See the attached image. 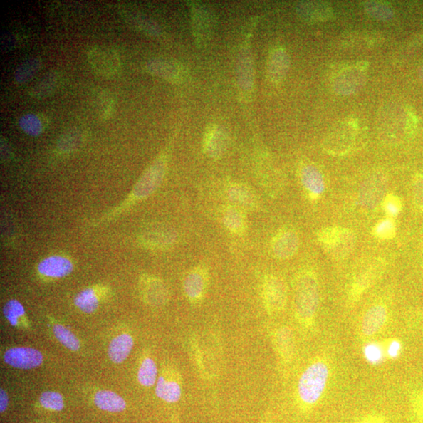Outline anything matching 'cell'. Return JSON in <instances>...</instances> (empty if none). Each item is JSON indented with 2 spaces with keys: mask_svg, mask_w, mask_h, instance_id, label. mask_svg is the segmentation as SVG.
Returning a JSON list of instances; mask_svg holds the SVG:
<instances>
[{
  "mask_svg": "<svg viewBox=\"0 0 423 423\" xmlns=\"http://www.w3.org/2000/svg\"><path fill=\"white\" fill-rule=\"evenodd\" d=\"M328 357L320 355L312 360L302 373L297 386L298 401L304 412L312 411L323 398L330 378Z\"/></svg>",
  "mask_w": 423,
  "mask_h": 423,
  "instance_id": "1",
  "label": "cell"
},
{
  "mask_svg": "<svg viewBox=\"0 0 423 423\" xmlns=\"http://www.w3.org/2000/svg\"><path fill=\"white\" fill-rule=\"evenodd\" d=\"M320 303V288L316 274L304 271L295 282V309L298 318L306 327L315 324Z\"/></svg>",
  "mask_w": 423,
  "mask_h": 423,
  "instance_id": "2",
  "label": "cell"
},
{
  "mask_svg": "<svg viewBox=\"0 0 423 423\" xmlns=\"http://www.w3.org/2000/svg\"><path fill=\"white\" fill-rule=\"evenodd\" d=\"M318 238L325 252L335 260L348 256L357 242L354 231L340 226L326 227L319 231Z\"/></svg>",
  "mask_w": 423,
  "mask_h": 423,
  "instance_id": "3",
  "label": "cell"
},
{
  "mask_svg": "<svg viewBox=\"0 0 423 423\" xmlns=\"http://www.w3.org/2000/svg\"><path fill=\"white\" fill-rule=\"evenodd\" d=\"M386 264L381 258H371L360 264L352 276L349 290V300L357 302L382 276Z\"/></svg>",
  "mask_w": 423,
  "mask_h": 423,
  "instance_id": "4",
  "label": "cell"
},
{
  "mask_svg": "<svg viewBox=\"0 0 423 423\" xmlns=\"http://www.w3.org/2000/svg\"><path fill=\"white\" fill-rule=\"evenodd\" d=\"M388 179L382 172H376L368 176L360 187L358 202L366 210H373L382 204L387 196Z\"/></svg>",
  "mask_w": 423,
  "mask_h": 423,
  "instance_id": "5",
  "label": "cell"
},
{
  "mask_svg": "<svg viewBox=\"0 0 423 423\" xmlns=\"http://www.w3.org/2000/svg\"><path fill=\"white\" fill-rule=\"evenodd\" d=\"M88 61L94 73L107 78L115 77L121 68L119 54L111 47H93L88 53Z\"/></svg>",
  "mask_w": 423,
  "mask_h": 423,
  "instance_id": "6",
  "label": "cell"
},
{
  "mask_svg": "<svg viewBox=\"0 0 423 423\" xmlns=\"http://www.w3.org/2000/svg\"><path fill=\"white\" fill-rule=\"evenodd\" d=\"M387 305L375 303L364 313L358 325V335L363 341L370 340L386 326L389 319Z\"/></svg>",
  "mask_w": 423,
  "mask_h": 423,
  "instance_id": "7",
  "label": "cell"
},
{
  "mask_svg": "<svg viewBox=\"0 0 423 423\" xmlns=\"http://www.w3.org/2000/svg\"><path fill=\"white\" fill-rule=\"evenodd\" d=\"M167 170V159L160 156L144 172L132 193L133 200L148 197L161 184Z\"/></svg>",
  "mask_w": 423,
  "mask_h": 423,
  "instance_id": "8",
  "label": "cell"
},
{
  "mask_svg": "<svg viewBox=\"0 0 423 423\" xmlns=\"http://www.w3.org/2000/svg\"><path fill=\"white\" fill-rule=\"evenodd\" d=\"M6 365L18 370H33L43 362L42 352L36 349L17 347L8 349L4 355Z\"/></svg>",
  "mask_w": 423,
  "mask_h": 423,
  "instance_id": "9",
  "label": "cell"
},
{
  "mask_svg": "<svg viewBox=\"0 0 423 423\" xmlns=\"http://www.w3.org/2000/svg\"><path fill=\"white\" fill-rule=\"evenodd\" d=\"M300 247V239L293 230H281L274 235L271 248L272 254L278 260H288L297 253Z\"/></svg>",
  "mask_w": 423,
  "mask_h": 423,
  "instance_id": "10",
  "label": "cell"
},
{
  "mask_svg": "<svg viewBox=\"0 0 423 423\" xmlns=\"http://www.w3.org/2000/svg\"><path fill=\"white\" fill-rule=\"evenodd\" d=\"M148 73L171 83H182L186 76L185 69L179 63L167 59H153L146 66Z\"/></svg>",
  "mask_w": 423,
  "mask_h": 423,
  "instance_id": "11",
  "label": "cell"
},
{
  "mask_svg": "<svg viewBox=\"0 0 423 423\" xmlns=\"http://www.w3.org/2000/svg\"><path fill=\"white\" fill-rule=\"evenodd\" d=\"M263 299L269 311L276 312L283 309L287 300L284 282L276 276L266 278L263 285Z\"/></svg>",
  "mask_w": 423,
  "mask_h": 423,
  "instance_id": "12",
  "label": "cell"
},
{
  "mask_svg": "<svg viewBox=\"0 0 423 423\" xmlns=\"http://www.w3.org/2000/svg\"><path fill=\"white\" fill-rule=\"evenodd\" d=\"M192 11L194 34L200 44H205L213 33V15L207 8L200 4H194Z\"/></svg>",
  "mask_w": 423,
  "mask_h": 423,
  "instance_id": "13",
  "label": "cell"
},
{
  "mask_svg": "<svg viewBox=\"0 0 423 423\" xmlns=\"http://www.w3.org/2000/svg\"><path fill=\"white\" fill-rule=\"evenodd\" d=\"M226 196L234 205L243 211L255 210L258 205V199L255 192L249 186L243 184H232L226 187Z\"/></svg>",
  "mask_w": 423,
  "mask_h": 423,
  "instance_id": "14",
  "label": "cell"
},
{
  "mask_svg": "<svg viewBox=\"0 0 423 423\" xmlns=\"http://www.w3.org/2000/svg\"><path fill=\"white\" fill-rule=\"evenodd\" d=\"M365 82V73L362 70L352 68L344 70L336 77L334 90L341 95H351L362 88Z\"/></svg>",
  "mask_w": 423,
  "mask_h": 423,
  "instance_id": "15",
  "label": "cell"
},
{
  "mask_svg": "<svg viewBox=\"0 0 423 423\" xmlns=\"http://www.w3.org/2000/svg\"><path fill=\"white\" fill-rule=\"evenodd\" d=\"M74 266L68 258L52 256L44 258L38 265V271L41 276L51 278H61L73 271Z\"/></svg>",
  "mask_w": 423,
  "mask_h": 423,
  "instance_id": "16",
  "label": "cell"
},
{
  "mask_svg": "<svg viewBox=\"0 0 423 423\" xmlns=\"http://www.w3.org/2000/svg\"><path fill=\"white\" fill-rule=\"evenodd\" d=\"M302 185L310 197L317 199L325 192V184L320 170L313 164H307L301 171Z\"/></svg>",
  "mask_w": 423,
  "mask_h": 423,
  "instance_id": "17",
  "label": "cell"
},
{
  "mask_svg": "<svg viewBox=\"0 0 423 423\" xmlns=\"http://www.w3.org/2000/svg\"><path fill=\"white\" fill-rule=\"evenodd\" d=\"M227 138L224 129L216 125H212L207 130L204 137L203 147L206 154L212 159H218L226 150Z\"/></svg>",
  "mask_w": 423,
  "mask_h": 423,
  "instance_id": "18",
  "label": "cell"
},
{
  "mask_svg": "<svg viewBox=\"0 0 423 423\" xmlns=\"http://www.w3.org/2000/svg\"><path fill=\"white\" fill-rule=\"evenodd\" d=\"M290 66L288 54L284 49L278 48L270 54L268 60V75L273 83H278L286 78Z\"/></svg>",
  "mask_w": 423,
  "mask_h": 423,
  "instance_id": "19",
  "label": "cell"
},
{
  "mask_svg": "<svg viewBox=\"0 0 423 423\" xmlns=\"http://www.w3.org/2000/svg\"><path fill=\"white\" fill-rule=\"evenodd\" d=\"M207 276L205 270L197 268L192 270L186 276L184 281V292L192 301L202 299L206 291Z\"/></svg>",
  "mask_w": 423,
  "mask_h": 423,
  "instance_id": "20",
  "label": "cell"
},
{
  "mask_svg": "<svg viewBox=\"0 0 423 423\" xmlns=\"http://www.w3.org/2000/svg\"><path fill=\"white\" fill-rule=\"evenodd\" d=\"M296 10L303 20L311 22L325 21L332 16L331 6L325 2H301Z\"/></svg>",
  "mask_w": 423,
  "mask_h": 423,
  "instance_id": "21",
  "label": "cell"
},
{
  "mask_svg": "<svg viewBox=\"0 0 423 423\" xmlns=\"http://www.w3.org/2000/svg\"><path fill=\"white\" fill-rule=\"evenodd\" d=\"M132 337L127 333H123L115 337L110 342L108 347V357L115 364H121L127 359L133 348Z\"/></svg>",
  "mask_w": 423,
  "mask_h": 423,
  "instance_id": "22",
  "label": "cell"
},
{
  "mask_svg": "<svg viewBox=\"0 0 423 423\" xmlns=\"http://www.w3.org/2000/svg\"><path fill=\"white\" fill-rule=\"evenodd\" d=\"M222 222L227 230L236 235H243L247 230V219L244 211L231 206L222 212Z\"/></svg>",
  "mask_w": 423,
  "mask_h": 423,
  "instance_id": "23",
  "label": "cell"
},
{
  "mask_svg": "<svg viewBox=\"0 0 423 423\" xmlns=\"http://www.w3.org/2000/svg\"><path fill=\"white\" fill-rule=\"evenodd\" d=\"M94 404L102 411L122 412L127 407L125 400L111 390H99L93 397Z\"/></svg>",
  "mask_w": 423,
  "mask_h": 423,
  "instance_id": "24",
  "label": "cell"
},
{
  "mask_svg": "<svg viewBox=\"0 0 423 423\" xmlns=\"http://www.w3.org/2000/svg\"><path fill=\"white\" fill-rule=\"evenodd\" d=\"M122 19L128 25L147 36H156L161 33L160 28L145 16L128 10H121Z\"/></svg>",
  "mask_w": 423,
  "mask_h": 423,
  "instance_id": "25",
  "label": "cell"
},
{
  "mask_svg": "<svg viewBox=\"0 0 423 423\" xmlns=\"http://www.w3.org/2000/svg\"><path fill=\"white\" fill-rule=\"evenodd\" d=\"M239 88L246 95L252 92L254 83V74L252 59L248 50L243 51L238 64Z\"/></svg>",
  "mask_w": 423,
  "mask_h": 423,
  "instance_id": "26",
  "label": "cell"
},
{
  "mask_svg": "<svg viewBox=\"0 0 423 423\" xmlns=\"http://www.w3.org/2000/svg\"><path fill=\"white\" fill-rule=\"evenodd\" d=\"M177 239L176 233L166 227H154L147 230L142 236L144 244L149 247L164 248L174 244Z\"/></svg>",
  "mask_w": 423,
  "mask_h": 423,
  "instance_id": "27",
  "label": "cell"
},
{
  "mask_svg": "<svg viewBox=\"0 0 423 423\" xmlns=\"http://www.w3.org/2000/svg\"><path fill=\"white\" fill-rule=\"evenodd\" d=\"M60 81V74L52 70L31 86L28 90L29 95L36 99L48 97L58 88Z\"/></svg>",
  "mask_w": 423,
  "mask_h": 423,
  "instance_id": "28",
  "label": "cell"
},
{
  "mask_svg": "<svg viewBox=\"0 0 423 423\" xmlns=\"http://www.w3.org/2000/svg\"><path fill=\"white\" fill-rule=\"evenodd\" d=\"M155 394L157 397L168 403H176L182 397V387L175 381L167 380L160 376L157 381Z\"/></svg>",
  "mask_w": 423,
  "mask_h": 423,
  "instance_id": "29",
  "label": "cell"
},
{
  "mask_svg": "<svg viewBox=\"0 0 423 423\" xmlns=\"http://www.w3.org/2000/svg\"><path fill=\"white\" fill-rule=\"evenodd\" d=\"M42 68L41 58H31L22 63L14 73V80L19 84H24L33 80Z\"/></svg>",
  "mask_w": 423,
  "mask_h": 423,
  "instance_id": "30",
  "label": "cell"
},
{
  "mask_svg": "<svg viewBox=\"0 0 423 423\" xmlns=\"http://www.w3.org/2000/svg\"><path fill=\"white\" fill-rule=\"evenodd\" d=\"M76 307L85 313L95 312L99 306V299L93 288H85L78 293L75 298Z\"/></svg>",
  "mask_w": 423,
  "mask_h": 423,
  "instance_id": "31",
  "label": "cell"
},
{
  "mask_svg": "<svg viewBox=\"0 0 423 423\" xmlns=\"http://www.w3.org/2000/svg\"><path fill=\"white\" fill-rule=\"evenodd\" d=\"M158 370L154 360L150 357H146L141 363L137 374V378L141 385L146 387H151L157 381Z\"/></svg>",
  "mask_w": 423,
  "mask_h": 423,
  "instance_id": "32",
  "label": "cell"
},
{
  "mask_svg": "<svg viewBox=\"0 0 423 423\" xmlns=\"http://www.w3.org/2000/svg\"><path fill=\"white\" fill-rule=\"evenodd\" d=\"M53 332L58 341L66 348L72 351H77L80 349V340L66 327L59 324L54 325Z\"/></svg>",
  "mask_w": 423,
  "mask_h": 423,
  "instance_id": "33",
  "label": "cell"
},
{
  "mask_svg": "<svg viewBox=\"0 0 423 423\" xmlns=\"http://www.w3.org/2000/svg\"><path fill=\"white\" fill-rule=\"evenodd\" d=\"M365 10L372 18L380 21H389L394 17V12L385 4L377 1H367L364 3Z\"/></svg>",
  "mask_w": 423,
  "mask_h": 423,
  "instance_id": "34",
  "label": "cell"
},
{
  "mask_svg": "<svg viewBox=\"0 0 423 423\" xmlns=\"http://www.w3.org/2000/svg\"><path fill=\"white\" fill-rule=\"evenodd\" d=\"M3 310L4 317L12 326H19L20 320L26 315L25 308L17 300L8 301Z\"/></svg>",
  "mask_w": 423,
  "mask_h": 423,
  "instance_id": "35",
  "label": "cell"
},
{
  "mask_svg": "<svg viewBox=\"0 0 423 423\" xmlns=\"http://www.w3.org/2000/svg\"><path fill=\"white\" fill-rule=\"evenodd\" d=\"M21 130L31 137L41 135L43 130V124L39 118L33 114L23 115L19 120Z\"/></svg>",
  "mask_w": 423,
  "mask_h": 423,
  "instance_id": "36",
  "label": "cell"
},
{
  "mask_svg": "<svg viewBox=\"0 0 423 423\" xmlns=\"http://www.w3.org/2000/svg\"><path fill=\"white\" fill-rule=\"evenodd\" d=\"M39 403L45 409L61 412L64 409V397L55 391H46L39 397Z\"/></svg>",
  "mask_w": 423,
  "mask_h": 423,
  "instance_id": "37",
  "label": "cell"
},
{
  "mask_svg": "<svg viewBox=\"0 0 423 423\" xmlns=\"http://www.w3.org/2000/svg\"><path fill=\"white\" fill-rule=\"evenodd\" d=\"M83 138V133L80 130L73 129L67 131L61 137L58 147L64 152L73 151L80 145Z\"/></svg>",
  "mask_w": 423,
  "mask_h": 423,
  "instance_id": "38",
  "label": "cell"
},
{
  "mask_svg": "<svg viewBox=\"0 0 423 423\" xmlns=\"http://www.w3.org/2000/svg\"><path fill=\"white\" fill-rule=\"evenodd\" d=\"M375 236L382 240H390L396 235V225L393 219H384L375 225Z\"/></svg>",
  "mask_w": 423,
  "mask_h": 423,
  "instance_id": "39",
  "label": "cell"
},
{
  "mask_svg": "<svg viewBox=\"0 0 423 423\" xmlns=\"http://www.w3.org/2000/svg\"><path fill=\"white\" fill-rule=\"evenodd\" d=\"M382 206L385 214L391 219H394L401 214L403 207L401 199L393 194H387L382 202Z\"/></svg>",
  "mask_w": 423,
  "mask_h": 423,
  "instance_id": "40",
  "label": "cell"
},
{
  "mask_svg": "<svg viewBox=\"0 0 423 423\" xmlns=\"http://www.w3.org/2000/svg\"><path fill=\"white\" fill-rule=\"evenodd\" d=\"M277 339L281 355L288 360L292 354L293 347L291 332L288 328H282L278 331Z\"/></svg>",
  "mask_w": 423,
  "mask_h": 423,
  "instance_id": "41",
  "label": "cell"
},
{
  "mask_svg": "<svg viewBox=\"0 0 423 423\" xmlns=\"http://www.w3.org/2000/svg\"><path fill=\"white\" fill-rule=\"evenodd\" d=\"M412 198L415 207L423 211V175L414 177L412 185Z\"/></svg>",
  "mask_w": 423,
  "mask_h": 423,
  "instance_id": "42",
  "label": "cell"
},
{
  "mask_svg": "<svg viewBox=\"0 0 423 423\" xmlns=\"http://www.w3.org/2000/svg\"><path fill=\"white\" fill-rule=\"evenodd\" d=\"M414 417L419 423H423V392L414 394L411 401Z\"/></svg>",
  "mask_w": 423,
  "mask_h": 423,
  "instance_id": "43",
  "label": "cell"
},
{
  "mask_svg": "<svg viewBox=\"0 0 423 423\" xmlns=\"http://www.w3.org/2000/svg\"><path fill=\"white\" fill-rule=\"evenodd\" d=\"M356 423H388L385 415L378 412H371L363 415Z\"/></svg>",
  "mask_w": 423,
  "mask_h": 423,
  "instance_id": "44",
  "label": "cell"
},
{
  "mask_svg": "<svg viewBox=\"0 0 423 423\" xmlns=\"http://www.w3.org/2000/svg\"><path fill=\"white\" fill-rule=\"evenodd\" d=\"M8 404H9V397L6 392L3 389H0V412L2 414L7 409Z\"/></svg>",
  "mask_w": 423,
  "mask_h": 423,
  "instance_id": "45",
  "label": "cell"
},
{
  "mask_svg": "<svg viewBox=\"0 0 423 423\" xmlns=\"http://www.w3.org/2000/svg\"><path fill=\"white\" fill-rule=\"evenodd\" d=\"M15 38L11 35H4L2 41V44L4 51H11L15 46Z\"/></svg>",
  "mask_w": 423,
  "mask_h": 423,
  "instance_id": "46",
  "label": "cell"
},
{
  "mask_svg": "<svg viewBox=\"0 0 423 423\" xmlns=\"http://www.w3.org/2000/svg\"><path fill=\"white\" fill-rule=\"evenodd\" d=\"M419 75L422 78V80L423 81V66L421 67L420 70H419Z\"/></svg>",
  "mask_w": 423,
  "mask_h": 423,
  "instance_id": "47",
  "label": "cell"
}]
</instances>
